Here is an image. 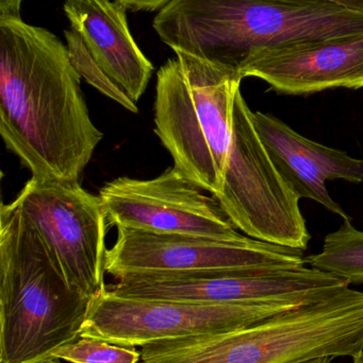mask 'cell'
I'll use <instances>...</instances> for the list:
<instances>
[{
    "label": "cell",
    "mask_w": 363,
    "mask_h": 363,
    "mask_svg": "<svg viewBox=\"0 0 363 363\" xmlns=\"http://www.w3.org/2000/svg\"><path fill=\"white\" fill-rule=\"evenodd\" d=\"M80 80L55 34L0 19V135L32 178L79 182L104 138Z\"/></svg>",
    "instance_id": "6da1fadb"
},
{
    "label": "cell",
    "mask_w": 363,
    "mask_h": 363,
    "mask_svg": "<svg viewBox=\"0 0 363 363\" xmlns=\"http://www.w3.org/2000/svg\"><path fill=\"white\" fill-rule=\"evenodd\" d=\"M153 27L175 52L238 72L258 49L363 33V11L322 0H172Z\"/></svg>",
    "instance_id": "7a4b0ae2"
},
{
    "label": "cell",
    "mask_w": 363,
    "mask_h": 363,
    "mask_svg": "<svg viewBox=\"0 0 363 363\" xmlns=\"http://www.w3.org/2000/svg\"><path fill=\"white\" fill-rule=\"evenodd\" d=\"M93 298L72 289L16 205L0 207V363H38L80 337Z\"/></svg>",
    "instance_id": "3957f363"
},
{
    "label": "cell",
    "mask_w": 363,
    "mask_h": 363,
    "mask_svg": "<svg viewBox=\"0 0 363 363\" xmlns=\"http://www.w3.org/2000/svg\"><path fill=\"white\" fill-rule=\"evenodd\" d=\"M363 351V292L335 288L244 328L141 347L143 363H296Z\"/></svg>",
    "instance_id": "277c9868"
},
{
    "label": "cell",
    "mask_w": 363,
    "mask_h": 363,
    "mask_svg": "<svg viewBox=\"0 0 363 363\" xmlns=\"http://www.w3.org/2000/svg\"><path fill=\"white\" fill-rule=\"evenodd\" d=\"M157 74L155 133L173 167L205 191L222 189L234 98L242 77L230 68L176 51Z\"/></svg>",
    "instance_id": "5b68a950"
},
{
    "label": "cell",
    "mask_w": 363,
    "mask_h": 363,
    "mask_svg": "<svg viewBox=\"0 0 363 363\" xmlns=\"http://www.w3.org/2000/svg\"><path fill=\"white\" fill-rule=\"evenodd\" d=\"M251 115L239 89L222 189L215 196L234 228L246 236L305 251L311 237L300 198L273 164Z\"/></svg>",
    "instance_id": "8992f818"
},
{
    "label": "cell",
    "mask_w": 363,
    "mask_h": 363,
    "mask_svg": "<svg viewBox=\"0 0 363 363\" xmlns=\"http://www.w3.org/2000/svg\"><path fill=\"white\" fill-rule=\"evenodd\" d=\"M315 296L283 302L195 304L124 298L106 287L92 300L80 337L121 347H142L160 341L244 328L298 306Z\"/></svg>",
    "instance_id": "52a82bcc"
},
{
    "label": "cell",
    "mask_w": 363,
    "mask_h": 363,
    "mask_svg": "<svg viewBox=\"0 0 363 363\" xmlns=\"http://www.w3.org/2000/svg\"><path fill=\"white\" fill-rule=\"evenodd\" d=\"M36 228L72 289L94 298L104 286L106 213L79 182L31 178L12 201Z\"/></svg>",
    "instance_id": "ba28073f"
},
{
    "label": "cell",
    "mask_w": 363,
    "mask_h": 363,
    "mask_svg": "<svg viewBox=\"0 0 363 363\" xmlns=\"http://www.w3.org/2000/svg\"><path fill=\"white\" fill-rule=\"evenodd\" d=\"M106 255V273L114 279L181 274L249 268L306 266L303 250L264 242L249 236L234 240L180 234H157L117 228Z\"/></svg>",
    "instance_id": "9c48e42d"
},
{
    "label": "cell",
    "mask_w": 363,
    "mask_h": 363,
    "mask_svg": "<svg viewBox=\"0 0 363 363\" xmlns=\"http://www.w3.org/2000/svg\"><path fill=\"white\" fill-rule=\"evenodd\" d=\"M350 284L313 267L211 270L181 274L140 275L109 288L124 298L195 304H249L306 300Z\"/></svg>",
    "instance_id": "30bf717a"
},
{
    "label": "cell",
    "mask_w": 363,
    "mask_h": 363,
    "mask_svg": "<svg viewBox=\"0 0 363 363\" xmlns=\"http://www.w3.org/2000/svg\"><path fill=\"white\" fill-rule=\"evenodd\" d=\"M109 225L157 234H180L234 240L237 232L215 196L174 167L151 180L121 178L99 190Z\"/></svg>",
    "instance_id": "8fae6325"
},
{
    "label": "cell",
    "mask_w": 363,
    "mask_h": 363,
    "mask_svg": "<svg viewBox=\"0 0 363 363\" xmlns=\"http://www.w3.org/2000/svg\"><path fill=\"white\" fill-rule=\"evenodd\" d=\"M238 74L264 80L283 95L362 89L363 33L258 49L239 66Z\"/></svg>",
    "instance_id": "7c38bea8"
},
{
    "label": "cell",
    "mask_w": 363,
    "mask_h": 363,
    "mask_svg": "<svg viewBox=\"0 0 363 363\" xmlns=\"http://www.w3.org/2000/svg\"><path fill=\"white\" fill-rule=\"evenodd\" d=\"M256 131L273 164L300 199H310L345 221L351 218L330 196L326 182H363V160L300 135L281 119L253 112Z\"/></svg>",
    "instance_id": "4fadbf2b"
},
{
    "label": "cell",
    "mask_w": 363,
    "mask_h": 363,
    "mask_svg": "<svg viewBox=\"0 0 363 363\" xmlns=\"http://www.w3.org/2000/svg\"><path fill=\"white\" fill-rule=\"evenodd\" d=\"M127 9L117 0H66L70 28L109 79L138 104L153 72L128 26Z\"/></svg>",
    "instance_id": "5bb4252c"
},
{
    "label": "cell",
    "mask_w": 363,
    "mask_h": 363,
    "mask_svg": "<svg viewBox=\"0 0 363 363\" xmlns=\"http://www.w3.org/2000/svg\"><path fill=\"white\" fill-rule=\"evenodd\" d=\"M306 262L318 270L332 273L347 283H363V232L351 221L343 222L325 237L321 253L306 256Z\"/></svg>",
    "instance_id": "9a60e30c"
},
{
    "label": "cell",
    "mask_w": 363,
    "mask_h": 363,
    "mask_svg": "<svg viewBox=\"0 0 363 363\" xmlns=\"http://www.w3.org/2000/svg\"><path fill=\"white\" fill-rule=\"evenodd\" d=\"M66 42H67L68 55L70 62L81 78L85 79L90 85L95 87L100 93L104 94L110 99L114 100L119 106L125 108L129 112H139L138 106L134 104L117 85H115L107 74L100 69L99 66L94 61L90 55L87 46L83 43L81 36L75 30L64 31Z\"/></svg>",
    "instance_id": "2e32d148"
},
{
    "label": "cell",
    "mask_w": 363,
    "mask_h": 363,
    "mask_svg": "<svg viewBox=\"0 0 363 363\" xmlns=\"http://www.w3.org/2000/svg\"><path fill=\"white\" fill-rule=\"evenodd\" d=\"M47 359L70 363H139L141 352L136 351V347H121L98 339L79 337L55 350Z\"/></svg>",
    "instance_id": "e0dca14e"
},
{
    "label": "cell",
    "mask_w": 363,
    "mask_h": 363,
    "mask_svg": "<svg viewBox=\"0 0 363 363\" xmlns=\"http://www.w3.org/2000/svg\"><path fill=\"white\" fill-rule=\"evenodd\" d=\"M126 9L132 11H157L162 10L172 0H117Z\"/></svg>",
    "instance_id": "ac0fdd59"
},
{
    "label": "cell",
    "mask_w": 363,
    "mask_h": 363,
    "mask_svg": "<svg viewBox=\"0 0 363 363\" xmlns=\"http://www.w3.org/2000/svg\"><path fill=\"white\" fill-rule=\"evenodd\" d=\"M21 0H0V19L21 18Z\"/></svg>",
    "instance_id": "d6986e66"
},
{
    "label": "cell",
    "mask_w": 363,
    "mask_h": 363,
    "mask_svg": "<svg viewBox=\"0 0 363 363\" xmlns=\"http://www.w3.org/2000/svg\"><path fill=\"white\" fill-rule=\"evenodd\" d=\"M322 1L332 2L351 10L363 11V0H322Z\"/></svg>",
    "instance_id": "ffe728a7"
},
{
    "label": "cell",
    "mask_w": 363,
    "mask_h": 363,
    "mask_svg": "<svg viewBox=\"0 0 363 363\" xmlns=\"http://www.w3.org/2000/svg\"><path fill=\"white\" fill-rule=\"evenodd\" d=\"M334 357H330V356H324V357L313 358V359L304 360V362H300L296 363H332Z\"/></svg>",
    "instance_id": "44dd1931"
},
{
    "label": "cell",
    "mask_w": 363,
    "mask_h": 363,
    "mask_svg": "<svg viewBox=\"0 0 363 363\" xmlns=\"http://www.w3.org/2000/svg\"><path fill=\"white\" fill-rule=\"evenodd\" d=\"M353 363H363V351L360 352L356 357L353 358Z\"/></svg>",
    "instance_id": "7402d4cb"
},
{
    "label": "cell",
    "mask_w": 363,
    "mask_h": 363,
    "mask_svg": "<svg viewBox=\"0 0 363 363\" xmlns=\"http://www.w3.org/2000/svg\"><path fill=\"white\" fill-rule=\"evenodd\" d=\"M38 363H61V362H60V360H57V359H47V360H44V362H40Z\"/></svg>",
    "instance_id": "603a6c76"
}]
</instances>
